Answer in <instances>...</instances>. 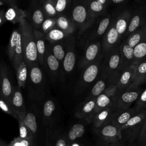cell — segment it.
<instances>
[{
	"instance_id": "6da1fadb",
	"label": "cell",
	"mask_w": 146,
	"mask_h": 146,
	"mask_svg": "<svg viewBox=\"0 0 146 146\" xmlns=\"http://www.w3.org/2000/svg\"><path fill=\"white\" fill-rule=\"evenodd\" d=\"M29 74L26 86L29 99L39 103L48 96V83L46 74L38 63L29 67Z\"/></svg>"
},
{
	"instance_id": "7a4b0ae2",
	"label": "cell",
	"mask_w": 146,
	"mask_h": 146,
	"mask_svg": "<svg viewBox=\"0 0 146 146\" xmlns=\"http://www.w3.org/2000/svg\"><path fill=\"white\" fill-rule=\"evenodd\" d=\"M23 121L33 135V146H44L46 129L43 124L38 104H33L26 108Z\"/></svg>"
},
{
	"instance_id": "3957f363",
	"label": "cell",
	"mask_w": 146,
	"mask_h": 146,
	"mask_svg": "<svg viewBox=\"0 0 146 146\" xmlns=\"http://www.w3.org/2000/svg\"><path fill=\"white\" fill-rule=\"evenodd\" d=\"M19 25L22 31V48L23 58L28 67L38 62L34 28L26 19H23Z\"/></svg>"
},
{
	"instance_id": "277c9868",
	"label": "cell",
	"mask_w": 146,
	"mask_h": 146,
	"mask_svg": "<svg viewBox=\"0 0 146 146\" xmlns=\"http://www.w3.org/2000/svg\"><path fill=\"white\" fill-rule=\"evenodd\" d=\"M70 18L82 34L94 23L95 19L91 15L84 1H76L71 6Z\"/></svg>"
},
{
	"instance_id": "5b68a950",
	"label": "cell",
	"mask_w": 146,
	"mask_h": 146,
	"mask_svg": "<svg viewBox=\"0 0 146 146\" xmlns=\"http://www.w3.org/2000/svg\"><path fill=\"white\" fill-rule=\"evenodd\" d=\"M112 20L111 14H106L96 18L92 25L88 27L83 34L84 42L89 43L95 42H101L100 39H103V36L110 27Z\"/></svg>"
},
{
	"instance_id": "8992f818",
	"label": "cell",
	"mask_w": 146,
	"mask_h": 146,
	"mask_svg": "<svg viewBox=\"0 0 146 146\" xmlns=\"http://www.w3.org/2000/svg\"><path fill=\"white\" fill-rule=\"evenodd\" d=\"M145 116L146 111H141L125 123L120 128L121 139L128 144H133L140 132Z\"/></svg>"
},
{
	"instance_id": "52a82bcc",
	"label": "cell",
	"mask_w": 146,
	"mask_h": 146,
	"mask_svg": "<svg viewBox=\"0 0 146 146\" xmlns=\"http://www.w3.org/2000/svg\"><path fill=\"white\" fill-rule=\"evenodd\" d=\"M43 124L46 130L55 128L58 116V104L54 99L47 96L42 102L38 103Z\"/></svg>"
},
{
	"instance_id": "ba28073f",
	"label": "cell",
	"mask_w": 146,
	"mask_h": 146,
	"mask_svg": "<svg viewBox=\"0 0 146 146\" xmlns=\"http://www.w3.org/2000/svg\"><path fill=\"white\" fill-rule=\"evenodd\" d=\"M104 60L102 63L100 73L101 76L108 78L112 85V82L119 72L120 63V54L119 48L112 51L111 52L104 56Z\"/></svg>"
},
{
	"instance_id": "9c48e42d",
	"label": "cell",
	"mask_w": 146,
	"mask_h": 146,
	"mask_svg": "<svg viewBox=\"0 0 146 146\" xmlns=\"http://www.w3.org/2000/svg\"><path fill=\"white\" fill-rule=\"evenodd\" d=\"M7 52L9 60L11 62L15 70L23 59L22 48V31L19 25L18 28L12 31L7 46Z\"/></svg>"
},
{
	"instance_id": "30bf717a",
	"label": "cell",
	"mask_w": 146,
	"mask_h": 146,
	"mask_svg": "<svg viewBox=\"0 0 146 146\" xmlns=\"http://www.w3.org/2000/svg\"><path fill=\"white\" fill-rule=\"evenodd\" d=\"M42 68L52 84H55L62 80V65L52 54L48 44L46 46Z\"/></svg>"
},
{
	"instance_id": "8fae6325",
	"label": "cell",
	"mask_w": 146,
	"mask_h": 146,
	"mask_svg": "<svg viewBox=\"0 0 146 146\" xmlns=\"http://www.w3.org/2000/svg\"><path fill=\"white\" fill-rule=\"evenodd\" d=\"M66 54L62 63V71L63 79L64 77L71 74L74 69L76 62L75 40L72 35H68L64 39Z\"/></svg>"
},
{
	"instance_id": "7c38bea8",
	"label": "cell",
	"mask_w": 146,
	"mask_h": 146,
	"mask_svg": "<svg viewBox=\"0 0 146 146\" xmlns=\"http://www.w3.org/2000/svg\"><path fill=\"white\" fill-rule=\"evenodd\" d=\"M132 13V7L128 5L119 8L112 15V19L114 21L116 29L118 34L121 39L124 36L128 27L129 26Z\"/></svg>"
},
{
	"instance_id": "4fadbf2b",
	"label": "cell",
	"mask_w": 146,
	"mask_h": 146,
	"mask_svg": "<svg viewBox=\"0 0 146 146\" xmlns=\"http://www.w3.org/2000/svg\"><path fill=\"white\" fill-rule=\"evenodd\" d=\"M99 141V144H110L121 140L120 128L108 123L94 130Z\"/></svg>"
},
{
	"instance_id": "5bb4252c",
	"label": "cell",
	"mask_w": 146,
	"mask_h": 146,
	"mask_svg": "<svg viewBox=\"0 0 146 146\" xmlns=\"http://www.w3.org/2000/svg\"><path fill=\"white\" fill-rule=\"evenodd\" d=\"M121 39L116 29L114 21L112 22L105 33L101 41L102 54L103 57L119 47V43Z\"/></svg>"
},
{
	"instance_id": "9a60e30c",
	"label": "cell",
	"mask_w": 146,
	"mask_h": 146,
	"mask_svg": "<svg viewBox=\"0 0 146 146\" xmlns=\"http://www.w3.org/2000/svg\"><path fill=\"white\" fill-rule=\"evenodd\" d=\"M14 88L11 71L5 63H0V94L10 102Z\"/></svg>"
},
{
	"instance_id": "2e32d148",
	"label": "cell",
	"mask_w": 146,
	"mask_h": 146,
	"mask_svg": "<svg viewBox=\"0 0 146 146\" xmlns=\"http://www.w3.org/2000/svg\"><path fill=\"white\" fill-rule=\"evenodd\" d=\"M26 12V18H27V21L34 29L39 30L43 21L46 18L42 9V1L34 0L31 1L29 7Z\"/></svg>"
},
{
	"instance_id": "e0dca14e",
	"label": "cell",
	"mask_w": 146,
	"mask_h": 146,
	"mask_svg": "<svg viewBox=\"0 0 146 146\" xmlns=\"http://www.w3.org/2000/svg\"><path fill=\"white\" fill-rule=\"evenodd\" d=\"M146 22V2L132 7V13L129 26L124 36H128L136 29Z\"/></svg>"
},
{
	"instance_id": "ac0fdd59",
	"label": "cell",
	"mask_w": 146,
	"mask_h": 146,
	"mask_svg": "<svg viewBox=\"0 0 146 146\" xmlns=\"http://www.w3.org/2000/svg\"><path fill=\"white\" fill-rule=\"evenodd\" d=\"M136 65H131L121 72L115 76L112 85L116 87L119 93L128 89L133 81Z\"/></svg>"
},
{
	"instance_id": "d6986e66",
	"label": "cell",
	"mask_w": 146,
	"mask_h": 146,
	"mask_svg": "<svg viewBox=\"0 0 146 146\" xmlns=\"http://www.w3.org/2000/svg\"><path fill=\"white\" fill-rule=\"evenodd\" d=\"M118 94L119 92L114 85L107 87L95 99V113L102 109L116 104V100Z\"/></svg>"
},
{
	"instance_id": "ffe728a7",
	"label": "cell",
	"mask_w": 146,
	"mask_h": 146,
	"mask_svg": "<svg viewBox=\"0 0 146 146\" xmlns=\"http://www.w3.org/2000/svg\"><path fill=\"white\" fill-rule=\"evenodd\" d=\"M140 88H128L118 94L116 105L117 110H122L129 108L130 106L136 102L141 93Z\"/></svg>"
},
{
	"instance_id": "44dd1931",
	"label": "cell",
	"mask_w": 146,
	"mask_h": 146,
	"mask_svg": "<svg viewBox=\"0 0 146 146\" xmlns=\"http://www.w3.org/2000/svg\"><path fill=\"white\" fill-rule=\"evenodd\" d=\"M83 56L80 62L81 67L86 68L102 57L101 42H95L87 43Z\"/></svg>"
},
{
	"instance_id": "7402d4cb",
	"label": "cell",
	"mask_w": 146,
	"mask_h": 146,
	"mask_svg": "<svg viewBox=\"0 0 146 146\" xmlns=\"http://www.w3.org/2000/svg\"><path fill=\"white\" fill-rule=\"evenodd\" d=\"M21 89L18 86H14L10 101L13 110L17 116V121L24 120L26 111V107Z\"/></svg>"
},
{
	"instance_id": "603a6c76",
	"label": "cell",
	"mask_w": 146,
	"mask_h": 146,
	"mask_svg": "<svg viewBox=\"0 0 146 146\" xmlns=\"http://www.w3.org/2000/svg\"><path fill=\"white\" fill-rule=\"evenodd\" d=\"M103 57L100 58L94 63L88 66L84 70L82 78H80V87L84 88L86 86L94 82L97 78L99 73H100L102 60ZM78 87V88H80Z\"/></svg>"
},
{
	"instance_id": "cb8c5ba5",
	"label": "cell",
	"mask_w": 146,
	"mask_h": 146,
	"mask_svg": "<svg viewBox=\"0 0 146 146\" xmlns=\"http://www.w3.org/2000/svg\"><path fill=\"white\" fill-rule=\"evenodd\" d=\"M117 110L116 105L115 104L96 112L91 122L94 131L110 123L113 114Z\"/></svg>"
},
{
	"instance_id": "d4e9b609",
	"label": "cell",
	"mask_w": 146,
	"mask_h": 146,
	"mask_svg": "<svg viewBox=\"0 0 146 146\" xmlns=\"http://www.w3.org/2000/svg\"><path fill=\"white\" fill-rule=\"evenodd\" d=\"M95 99L86 100L76 108L75 113V116L91 123L95 115Z\"/></svg>"
},
{
	"instance_id": "484cf974",
	"label": "cell",
	"mask_w": 146,
	"mask_h": 146,
	"mask_svg": "<svg viewBox=\"0 0 146 146\" xmlns=\"http://www.w3.org/2000/svg\"><path fill=\"white\" fill-rule=\"evenodd\" d=\"M141 111L142 110H140L136 106L126 110H117L113 114L110 123L120 128L132 116Z\"/></svg>"
},
{
	"instance_id": "4316f807",
	"label": "cell",
	"mask_w": 146,
	"mask_h": 146,
	"mask_svg": "<svg viewBox=\"0 0 146 146\" xmlns=\"http://www.w3.org/2000/svg\"><path fill=\"white\" fill-rule=\"evenodd\" d=\"M44 146H67L66 133L56 128L46 130Z\"/></svg>"
},
{
	"instance_id": "83f0119b",
	"label": "cell",
	"mask_w": 146,
	"mask_h": 146,
	"mask_svg": "<svg viewBox=\"0 0 146 146\" xmlns=\"http://www.w3.org/2000/svg\"><path fill=\"white\" fill-rule=\"evenodd\" d=\"M119 48L120 54V63L119 67L120 72L133 64L134 56L133 48L129 46L126 43L125 40L120 43Z\"/></svg>"
},
{
	"instance_id": "f1b7e54d",
	"label": "cell",
	"mask_w": 146,
	"mask_h": 146,
	"mask_svg": "<svg viewBox=\"0 0 146 146\" xmlns=\"http://www.w3.org/2000/svg\"><path fill=\"white\" fill-rule=\"evenodd\" d=\"M91 15L94 19L106 14V9L108 7L110 1L96 0L84 1Z\"/></svg>"
},
{
	"instance_id": "f546056e",
	"label": "cell",
	"mask_w": 146,
	"mask_h": 146,
	"mask_svg": "<svg viewBox=\"0 0 146 146\" xmlns=\"http://www.w3.org/2000/svg\"><path fill=\"white\" fill-rule=\"evenodd\" d=\"M55 27L68 35H72L77 29L70 16L67 15L66 14L56 17Z\"/></svg>"
},
{
	"instance_id": "4dcf8cb0",
	"label": "cell",
	"mask_w": 146,
	"mask_h": 146,
	"mask_svg": "<svg viewBox=\"0 0 146 146\" xmlns=\"http://www.w3.org/2000/svg\"><path fill=\"white\" fill-rule=\"evenodd\" d=\"M34 33L36 42V46L38 57V62L39 65L42 67L43 59L46 52V46L45 34H44L40 30L34 29Z\"/></svg>"
},
{
	"instance_id": "1f68e13d",
	"label": "cell",
	"mask_w": 146,
	"mask_h": 146,
	"mask_svg": "<svg viewBox=\"0 0 146 146\" xmlns=\"http://www.w3.org/2000/svg\"><path fill=\"white\" fill-rule=\"evenodd\" d=\"M111 86L110 80L103 76H101L100 78L98 79L92 86L91 91L87 98V100L96 99V98L103 93L104 90Z\"/></svg>"
},
{
	"instance_id": "d6a6232c",
	"label": "cell",
	"mask_w": 146,
	"mask_h": 146,
	"mask_svg": "<svg viewBox=\"0 0 146 146\" xmlns=\"http://www.w3.org/2000/svg\"><path fill=\"white\" fill-rule=\"evenodd\" d=\"M146 79V60L136 65L133 81L128 88H138Z\"/></svg>"
},
{
	"instance_id": "836d02e7",
	"label": "cell",
	"mask_w": 146,
	"mask_h": 146,
	"mask_svg": "<svg viewBox=\"0 0 146 146\" xmlns=\"http://www.w3.org/2000/svg\"><path fill=\"white\" fill-rule=\"evenodd\" d=\"M5 16L6 21H10L12 23H19L22 19L26 18V12L17 6L10 7L5 11Z\"/></svg>"
},
{
	"instance_id": "e575fe53",
	"label": "cell",
	"mask_w": 146,
	"mask_h": 146,
	"mask_svg": "<svg viewBox=\"0 0 146 146\" xmlns=\"http://www.w3.org/2000/svg\"><path fill=\"white\" fill-rule=\"evenodd\" d=\"M17 79L18 86L22 88L26 87L29 74V67L24 59L22 60L20 64L15 69Z\"/></svg>"
},
{
	"instance_id": "d590c367",
	"label": "cell",
	"mask_w": 146,
	"mask_h": 146,
	"mask_svg": "<svg viewBox=\"0 0 146 146\" xmlns=\"http://www.w3.org/2000/svg\"><path fill=\"white\" fill-rule=\"evenodd\" d=\"M85 131L86 128L83 124L79 123L74 124L69 131L66 133L67 145L81 137L85 133Z\"/></svg>"
},
{
	"instance_id": "8d00e7d4",
	"label": "cell",
	"mask_w": 146,
	"mask_h": 146,
	"mask_svg": "<svg viewBox=\"0 0 146 146\" xmlns=\"http://www.w3.org/2000/svg\"><path fill=\"white\" fill-rule=\"evenodd\" d=\"M145 35L146 22L128 35L125 40L126 43L129 46L134 48L144 38Z\"/></svg>"
},
{
	"instance_id": "74e56055",
	"label": "cell",
	"mask_w": 146,
	"mask_h": 146,
	"mask_svg": "<svg viewBox=\"0 0 146 146\" xmlns=\"http://www.w3.org/2000/svg\"><path fill=\"white\" fill-rule=\"evenodd\" d=\"M133 64L137 65L146 60V35L144 38L133 48Z\"/></svg>"
},
{
	"instance_id": "f35d334b",
	"label": "cell",
	"mask_w": 146,
	"mask_h": 146,
	"mask_svg": "<svg viewBox=\"0 0 146 146\" xmlns=\"http://www.w3.org/2000/svg\"><path fill=\"white\" fill-rule=\"evenodd\" d=\"M48 45L52 54L62 65V63L64 59L66 54L64 40L54 43H50Z\"/></svg>"
},
{
	"instance_id": "ab89813d",
	"label": "cell",
	"mask_w": 146,
	"mask_h": 146,
	"mask_svg": "<svg viewBox=\"0 0 146 146\" xmlns=\"http://www.w3.org/2000/svg\"><path fill=\"white\" fill-rule=\"evenodd\" d=\"M68 35L64 33L63 31L56 28L54 27L46 34H45L46 39L50 43H54L58 42L64 40Z\"/></svg>"
},
{
	"instance_id": "60d3db41",
	"label": "cell",
	"mask_w": 146,
	"mask_h": 146,
	"mask_svg": "<svg viewBox=\"0 0 146 146\" xmlns=\"http://www.w3.org/2000/svg\"><path fill=\"white\" fill-rule=\"evenodd\" d=\"M42 6L46 17H56L58 16L55 8L54 0L42 1Z\"/></svg>"
},
{
	"instance_id": "b9f144b4",
	"label": "cell",
	"mask_w": 146,
	"mask_h": 146,
	"mask_svg": "<svg viewBox=\"0 0 146 146\" xmlns=\"http://www.w3.org/2000/svg\"><path fill=\"white\" fill-rule=\"evenodd\" d=\"M18 122L19 125V137L29 141L31 144V145L33 146V136L30 130L25 124L23 120H18Z\"/></svg>"
},
{
	"instance_id": "7bdbcfd3",
	"label": "cell",
	"mask_w": 146,
	"mask_h": 146,
	"mask_svg": "<svg viewBox=\"0 0 146 146\" xmlns=\"http://www.w3.org/2000/svg\"><path fill=\"white\" fill-rule=\"evenodd\" d=\"M0 108L5 113L11 115L18 120L17 116L13 110L10 102L0 94Z\"/></svg>"
},
{
	"instance_id": "ee69618b",
	"label": "cell",
	"mask_w": 146,
	"mask_h": 146,
	"mask_svg": "<svg viewBox=\"0 0 146 146\" xmlns=\"http://www.w3.org/2000/svg\"><path fill=\"white\" fill-rule=\"evenodd\" d=\"M71 2L70 0H54L55 8L58 15L65 14L64 11L71 7Z\"/></svg>"
},
{
	"instance_id": "f6af8a7d",
	"label": "cell",
	"mask_w": 146,
	"mask_h": 146,
	"mask_svg": "<svg viewBox=\"0 0 146 146\" xmlns=\"http://www.w3.org/2000/svg\"><path fill=\"white\" fill-rule=\"evenodd\" d=\"M56 17H46L44 20L43 21L40 30L44 34H46L48 31H50L51 29L55 27L56 25Z\"/></svg>"
},
{
	"instance_id": "bcb514c9",
	"label": "cell",
	"mask_w": 146,
	"mask_h": 146,
	"mask_svg": "<svg viewBox=\"0 0 146 146\" xmlns=\"http://www.w3.org/2000/svg\"><path fill=\"white\" fill-rule=\"evenodd\" d=\"M134 144L135 146H146V122L144 121L140 132Z\"/></svg>"
},
{
	"instance_id": "7dc6e473",
	"label": "cell",
	"mask_w": 146,
	"mask_h": 146,
	"mask_svg": "<svg viewBox=\"0 0 146 146\" xmlns=\"http://www.w3.org/2000/svg\"><path fill=\"white\" fill-rule=\"evenodd\" d=\"M136 107L142 111H146V89L143 91L136 102Z\"/></svg>"
},
{
	"instance_id": "c3c4849f",
	"label": "cell",
	"mask_w": 146,
	"mask_h": 146,
	"mask_svg": "<svg viewBox=\"0 0 146 146\" xmlns=\"http://www.w3.org/2000/svg\"><path fill=\"white\" fill-rule=\"evenodd\" d=\"M9 146H32L29 141L21 137L14 138L9 144Z\"/></svg>"
},
{
	"instance_id": "681fc988",
	"label": "cell",
	"mask_w": 146,
	"mask_h": 146,
	"mask_svg": "<svg viewBox=\"0 0 146 146\" xmlns=\"http://www.w3.org/2000/svg\"><path fill=\"white\" fill-rule=\"evenodd\" d=\"M128 144L124 140H120L119 141L111 143L110 144H99V146H127Z\"/></svg>"
},
{
	"instance_id": "f907efd6",
	"label": "cell",
	"mask_w": 146,
	"mask_h": 146,
	"mask_svg": "<svg viewBox=\"0 0 146 146\" xmlns=\"http://www.w3.org/2000/svg\"><path fill=\"white\" fill-rule=\"evenodd\" d=\"M9 6V7L17 6V1L15 0H6L4 2L0 1V7L2 6Z\"/></svg>"
},
{
	"instance_id": "816d5d0a",
	"label": "cell",
	"mask_w": 146,
	"mask_h": 146,
	"mask_svg": "<svg viewBox=\"0 0 146 146\" xmlns=\"http://www.w3.org/2000/svg\"><path fill=\"white\" fill-rule=\"evenodd\" d=\"M5 14V11L4 10H0V26H1L6 21Z\"/></svg>"
},
{
	"instance_id": "f5cc1de1",
	"label": "cell",
	"mask_w": 146,
	"mask_h": 146,
	"mask_svg": "<svg viewBox=\"0 0 146 146\" xmlns=\"http://www.w3.org/2000/svg\"><path fill=\"white\" fill-rule=\"evenodd\" d=\"M0 146H9V144L0 139Z\"/></svg>"
},
{
	"instance_id": "db71d44e",
	"label": "cell",
	"mask_w": 146,
	"mask_h": 146,
	"mask_svg": "<svg viewBox=\"0 0 146 146\" xmlns=\"http://www.w3.org/2000/svg\"><path fill=\"white\" fill-rule=\"evenodd\" d=\"M127 146H135V144H134V143H133V144H128Z\"/></svg>"
},
{
	"instance_id": "11a10c76",
	"label": "cell",
	"mask_w": 146,
	"mask_h": 146,
	"mask_svg": "<svg viewBox=\"0 0 146 146\" xmlns=\"http://www.w3.org/2000/svg\"><path fill=\"white\" fill-rule=\"evenodd\" d=\"M144 122H146V116H145V120H144Z\"/></svg>"
},
{
	"instance_id": "9f6ffc18",
	"label": "cell",
	"mask_w": 146,
	"mask_h": 146,
	"mask_svg": "<svg viewBox=\"0 0 146 146\" xmlns=\"http://www.w3.org/2000/svg\"><path fill=\"white\" fill-rule=\"evenodd\" d=\"M145 83H146V79H145Z\"/></svg>"
}]
</instances>
